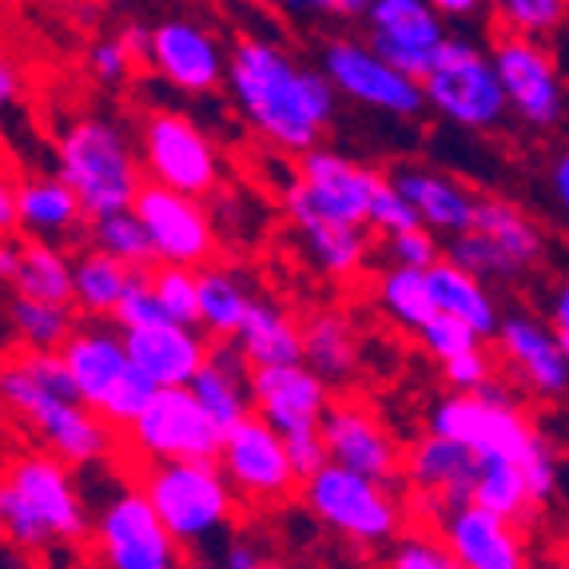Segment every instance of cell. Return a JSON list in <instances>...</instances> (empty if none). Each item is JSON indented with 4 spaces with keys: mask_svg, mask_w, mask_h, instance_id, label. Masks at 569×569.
Returning <instances> with one entry per match:
<instances>
[{
    "mask_svg": "<svg viewBox=\"0 0 569 569\" xmlns=\"http://www.w3.org/2000/svg\"><path fill=\"white\" fill-rule=\"evenodd\" d=\"M17 263H20V239L4 236V239H0V279H9V283H12V276H17Z\"/></svg>",
    "mask_w": 569,
    "mask_h": 569,
    "instance_id": "680465c9",
    "label": "cell"
},
{
    "mask_svg": "<svg viewBox=\"0 0 569 569\" xmlns=\"http://www.w3.org/2000/svg\"><path fill=\"white\" fill-rule=\"evenodd\" d=\"M196 291H200V323L211 335H219V339L236 335L247 315V303H251L243 287L228 271H200L196 276Z\"/></svg>",
    "mask_w": 569,
    "mask_h": 569,
    "instance_id": "8d00e7d4",
    "label": "cell"
},
{
    "mask_svg": "<svg viewBox=\"0 0 569 569\" xmlns=\"http://www.w3.org/2000/svg\"><path fill=\"white\" fill-rule=\"evenodd\" d=\"M216 458L228 470V482L251 502H279L295 486L283 455V438L251 415L239 418L236 427L223 435Z\"/></svg>",
    "mask_w": 569,
    "mask_h": 569,
    "instance_id": "2e32d148",
    "label": "cell"
},
{
    "mask_svg": "<svg viewBox=\"0 0 569 569\" xmlns=\"http://www.w3.org/2000/svg\"><path fill=\"white\" fill-rule=\"evenodd\" d=\"M382 176L359 163L342 160L335 152H311L303 156V171L299 180L287 188V211L291 219H331V223H347V228H362L367 223L370 196L379 191Z\"/></svg>",
    "mask_w": 569,
    "mask_h": 569,
    "instance_id": "9c48e42d",
    "label": "cell"
},
{
    "mask_svg": "<svg viewBox=\"0 0 569 569\" xmlns=\"http://www.w3.org/2000/svg\"><path fill=\"white\" fill-rule=\"evenodd\" d=\"M12 327L20 331V339L29 342V351H60L77 331V319H72L68 307L17 299L12 303Z\"/></svg>",
    "mask_w": 569,
    "mask_h": 569,
    "instance_id": "ab89813d",
    "label": "cell"
},
{
    "mask_svg": "<svg viewBox=\"0 0 569 569\" xmlns=\"http://www.w3.org/2000/svg\"><path fill=\"white\" fill-rule=\"evenodd\" d=\"M140 493L176 546L203 541L231 522V490L216 462H156Z\"/></svg>",
    "mask_w": 569,
    "mask_h": 569,
    "instance_id": "8992f818",
    "label": "cell"
},
{
    "mask_svg": "<svg viewBox=\"0 0 569 569\" xmlns=\"http://www.w3.org/2000/svg\"><path fill=\"white\" fill-rule=\"evenodd\" d=\"M470 231H478L482 239H490V243L513 263V271H522V267H530L533 259L541 256L538 228H533L522 211L510 208V203H502V200H478Z\"/></svg>",
    "mask_w": 569,
    "mask_h": 569,
    "instance_id": "d6a6232c",
    "label": "cell"
},
{
    "mask_svg": "<svg viewBox=\"0 0 569 569\" xmlns=\"http://www.w3.org/2000/svg\"><path fill=\"white\" fill-rule=\"evenodd\" d=\"M362 17L370 20V52L395 68L410 84H422L430 72L435 48L447 40L435 4L427 0H375Z\"/></svg>",
    "mask_w": 569,
    "mask_h": 569,
    "instance_id": "5bb4252c",
    "label": "cell"
},
{
    "mask_svg": "<svg viewBox=\"0 0 569 569\" xmlns=\"http://www.w3.org/2000/svg\"><path fill=\"white\" fill-rule=\"evenodd\" d=\"M60 183L77 196L84 219H104L132 211L140 196V163L132 156V143L112 120H80L64 132L57 148Z\"/></svg>",
    "mask_w": 569,
    "mask_h": 569,
    "instance_id": "277c9868",
    "label": "cell"
},
{
    "mask_svg": "<svg viewBox=\"0 0 569 569\" xmlns=\"http://www.w3.org/2000/svg\"><path fill=\"white\" fill-rule=\"evenodd\" d=\"M323 72L327 84L347 92L351 100L370 108H382V112L395 116H415L418 108L427 104L422 100V88L410 84L407 77H399L395 68L382 64L367 44L359 40H331L323 52Z\"/></svg>",
    "mask_w": 569,
    "mask_h": 569,
    "instance_id": "ac0fdd59",
    "label": "cell"
},
{
    "mask_svg": "<svg viewBox=\"0 0 569 569\" xmlns=\"http://www.w3.org/2000/svg\"><path fill=\"white\" fill-rule=\"evenodd\" d=\"M116 44L123 48V57L132 60H148V29H140V24H128V29L116 37Z\"/></svg>",
    "mask_w": 569,
    "mask_h": 569,
    "instance_id": "11a10c76",
    "label": "cell"
},
{
    "mask_svg": "<svg viewBox=\"0 0 569 569\" xmlns=\"http://www.w3.org/2000/svg\"><path fill=\"white\" fill-rule=\"evenodd\" d=\"M228 80L247 123L287 152H311L335 116V88L323 72L291 64L283 48L267 40H239Z\"/></svg>",
    "mask_w": 569,
    "mask_h": 569,
    "instance_id": "6da1fadb",
    "label": "cell"
},
{
    "mask_svg": "<svg viewBox=\"0 0 569 569\" xmlns=\"http://www.w3.org/2000/svg\"><path fill=\"white\" fill-rule=\"evenodd\" d=\"M438 20L442 17H475V12H482V4L478 0H442V4H435Z\"/></svg>",
    "mask_w": 569,
    "mask_h": 569,
    "instance_id": "91938a15",
    "label": "cell"
},
{
    "mask_svg": "<svg viewBox=\"0 0 569 569\" xmlns=\"http://www.w3.org/2000/svg\"><path fill=\"white\" fill-rule=\"evenodd\" d=\"M493 80L502 88L506 108H518L533 128H550L561 116V84L546 48L522 37H502L493 44Z\"/></svg>",
    "mask_w": 569,
    "mask_h": 569,
    "instance_id": "d6986e66",
    "label": "cell"
},
{
    "mask_svg": "<svg viewBox=\"0 0 569 569\" xmlns=\"http://www.w3.org/2000/svg\"><path fill=\"white\" fill-rule=\"evenodd\" d=\"M450 387H458V395H478L482 387H490V359L482 351H466L458 359L442 362Z\"/></svg>",
    "mask_w": 569,
    "mask_h": 569,
    "instance_id": "816d5d0a",
    "label": "cell"
},
{
    "mask_svg": "<svg viewBox=\"0 0 569 569\" xmlns=\"http://www.w3.org/2000/svg\"><path fill=\"white\" fill-rule=\"evenodd\" d=\"M236 335H239L236 347L243 355L247 370H276V367H299L303 362L299 327L279 307L263 303V299L247 303V315Z\"/></svg>",
    "mask_w": 569,
    "mask_h": 569,
    "instance_id": "83f0119b",
    "label": "cell"
},
{
    "mask_svg": "<svg viewBox=\"0 0 569 569\" xmlns=\"http://www.w3.org/2000/svg\"><path fill=\"white\" fill-rule=\"evenodd\" d=\"M112 319L123 327V335L163 323L160 307H156L152 279H148V271H132V276H128V283H123V291H120V303H116V311H112Z\"/></svg>",
    "mask_w": 569,
    "mask_h": 569,
    "instance_id": "7bdbcfd3",
    "label": "cell"
},
{
    "mask_svg": "<svg viewBox=\"0 0 569 569\" xmlns=\"http://www.w3.org/2000/svg\"><path fill=\"white\" fill-rule=\"evenodd\" d=\"M12 228H17V188L0 171V239L12 236Z\"/></svg>",
    "mask_w": 569,
    "mask_h": 569,
    "instance_id": "db71d44e",
    "label": "cell"
},
{
    "mask_svg": "<svg viewBox=\"0 0 569 569\" xmlns=\"http://www.w3.org/2000/svg\"><path fill=\"white\" fill-rule=\"evenodd\" d=\"M470 506L493 513L498 522L513 526L526 522L533 510V498L526 490V478L518 466L506 462H478V478H475V493H470Z\"/></svg>",
    "mask_w": 569,
    "mask_h": 569,
    "instance_id": "836d02e7",
    "label": "cell"
},
{
    "mask_svg": "<svg viewBox=\"0 0 569 569\" xmlns=\"http://www.w3.org/2000/svg\"><path fill=\"white\" fill-rule=\"evenodd\" d=\"M283 455L287 466H291V478L295 482H311L327 462V450H323V438L319 430H303V435H287L283 438Z\"/></svg>",
    "mask_w": 569,
    "mask_h": 569,
    "instance_id": "c3c4849f",
    "label": "cell"
},
{
    "mask_svg": "<svg viewBox=\"0 0 569 569\" xmlns=\"http://www.w3.org/2000/svg\"><path fill=\"white\" fill-rule=\"evenodd\" d=\"M379 299H382V311L395 319V323L410 327V331H422L430 315H435V303H430V291H427V271H387L379 283Z\"/></svg>",
    "mask_w": 569,
    "mask_h": 569,
    "instance_id": "f35d334b",
    "label": "cell"
},
{
    "mask_svg": "<svg viewBox=\"0 0 569 569\" xmlns=\"http://www.w3.org/2000/svg\"><path fill=\"white\" fill-rule=\"evenodd\" d=\"M256 569H287V566H279V561H263V558H259V566Z\"/></svg>",
    "mask_w": 569,
    "mask_h": 569,
    "instance_id": "e7e4bbea",
    "label": "cell"
},
{
    "mask_svg": "<svg viewBox=\"0 0 569 569\" xmlns=\"http://www.w3.org/2000/svg\"><path fill=\"white\" fill-rule=\"evenodd\" d=\"M390 188L399 191L402 200L415 208L418 223H430V228H442V231H470L475 223V196H466L455 180L447 176H435V171H422V168H399L390 176Z\"/></svg>",
    "mask_w": 569,
    "mask_h": 569,
    "instance_id": "484cf974",
    "label": "cell"
},
{
    "mask_svg": "<svg viewBox=\"0 0 569 569\" xmlns=\"http://www.w3.org/2000/svg\"><path fill=\"white\" fill-rule=\"evenodd\" d=\"M550 323H553V331H550V335L561 342V351H569V295H566V287H561L558 299H553Z\"/></svg>",
    "mask_w": 569,
    "mask_h": 569,
    "instance_id": "9f6ffc18",
    "label": "cell"
},
{
    "mask_svg": "<svg viewBox=\"0 0 569 569\" xmlns=\"http://www.w3.org/2000/svg\"><path fill=\"white\" fill-rule=\"evenodd\" d=\"M57 355L77 387L80 407L92 410L108 427H132L136 415L156 395L152 382L128 362L120 335H112L108 327L72 331V339Z\"/></svg>",
    "mask_w": 569,
    "mask_h": 569,
    "instance_id": "5b68a950",
    "label": "cell"
},
{
    "mask_svg": "<svg viewBox=\"0 0 569 569\" xmlns=\"http://www.w3.org/2000/svg\"><path fill=\"white\" fill-rule=\"evenodd\" d=\"M17 92H20V77H17V68H12V60L0 52V112L17 100Z\"/></svg>",
    "mask_w": 569,
    "mask_h": 569,
    "instance_id": "6f0895ef",
    "label": "cell"
},
{
    "mask_svg": "<svg viewBox=\"0 0 569 569\" xmlns=\"http://www.w3.org/2000/svg\"><path fill=\"white\" fill-rule=\"evenodd\" d=\"M442 533V550L455 558L458 569H526L522 538L513 533V526L498 522L478 506H455Z\"/></svg>",
    "mask_w": 569,
    "mask_h": 569,
    "instance_id": "603a6c76",
    "label": "cell"
},
{
    "mask_svg": "<svg viewBox=\"0 0 569 569\" xmlns=\"http://www.w3.org/2000/svg\"><path fill=\"white\" fill-rule=\"evenodd\" d=\"M256 566H259V553L251 546H243V541L228 546V569H256Z\"/></svg>",
    "mask_w": 569,
    "mask_h": 569,
    "instance_id": "94428289",
    "label": "cell"
},
{
    "mask_svg": "<svg viewBox=\"0 0 569 569\" xmlns=\"http://www.w3.org/2000/svg\"><path fill=\"white\" fill-rule=\"evenodd\" d=\"M427 291H430L435 311L450 315V319H458L462 327H470L478 339L498 331V311H493V299L486 295V287L478 283V279L462 276L447 259H438L427 271Z\"/></svg>",
    "mask_w": 569,
    "mask_h": 569,
    "instance_id": "f546056e",
    "label": "cell"
},
{
    "mask_svg": "<svg viewBox=\"0 0 569 569\" xmlns=\"http://www.w3.org/2000/svg\"><path fill=\"white\" fill-rule=\"evenodd\" d=\"M247 375L251 370H247L236 342H219L208 351L203 367L196 370V379L188 382V395L211 418V427L219 435H228L239 418H247Z\"/></svg>",
    "mask_w": 569,
    "mask_h": 569,
    "instance_id": "cb8c5ba5",
    "label": "cell"
},
{
    "mask_svg": "<svg viewBox=\"0 0 569 569\" xmlns=\"http://www.w3.org/2000/svg\"><path fill=\"white\" fill-rule=\"evenodd\" d=\"M17 367L24 370L32 379V387H40L48 395V399H57V402H80L77 399V387H72V379H68V370L64 362H60L57 351H29V355H20Z\"/></svg>",
    "mask_w": 569,
    "mask_h": 569,
    "instance_id": "bcb514c9",
    "label": "cell"
},
{
    "mask_svg": "<svg viewBox=\"0 0 569 569\" xmlns=\"http://www.w3.org/2000/svg\"><path fill=\"white\" fill-rule=\"evenodd\" d=\"M407 475L418 490L438 493L442 502L470 506V493H475V478H478V458L466 447H458V442L430 435L410 450Z\"/></svg>",
    "mask_w": 569,
    "mask_h": 569,
    "instance_id": "4316f807",
    "label": "cell"
},
{
    "mask_svg": "<svg viewBox=\"0 0 569 569\" xmlns=\"http://www.w3.org/2000/svg\"><path fill=\"white\" fill-rule=\"evenodd\" d=\"M17 223L29 228L37 243L52 247V239L77 236L84 211L60 180H24L17 188Z\"/></svg>",
    "mask_w": 569,
    "mask_h": 569,
    "instance_id": "f1b7e54d",
    "label": "cell"
},
{
    "mask_svg": "<svg viewBox=\"0 0 569 569\" xmlns=\"http://www.w3.org/2000/svg\"><path fill=\"white\" fill-rule=\"evenodd\" d=\"M418 335H422V347H427L438 362H450L466 351H478V335L470 331V327L458 323V319H450V315H442V311L430 315Z\"/></svg>",
    "mask_w": 569,
    "mask_h": 569,
    "instance_id": "f6af8a7d",
    "label": "cell"
},
{
    "mask_svg": "<svg viewBox=\"0 0 569 569\" xmlns=\"http://www.w3.org/2000/svg\"><path fill=\"white\" fill-rule=\"evenodd\" d=\"M553 196H558V203L569 200V160L566 156H558V163H553Z\"/></svg>",
    "mask_w": 569,
    "mask_h": 569,
    "instance_id": "6125c7cd",
    "label": "cell"
},
{
    "mask_svg": "<svg viewBox=\"0 0 569 569\" xmlns=\"http://www.w3.org/2000/svg\"><path fill=\"white\" fill-rule=\"evenodd\" d=\"M450 267H458L462 276L470 279H493V276H518L513 271L510 259L498 251V247L490 243V239H482L478 231H462V236L450 243Z\"/></svg>",
    "mask_w": 569,
    "mask_h": 569,
    "instance_id": "b9f144b4",
    "label": "cell"
},
{
    "mask_svg": "<svg viewBox=\"0 0 569 569\" xmlns=\"http://www.w3.org/2000/svg\"><path fill=\"white\" fill-rule=\"evenodd\" d=\"M132 216L140 219L143 236L152 243V256L160 267H191L208 263L216 256V231L200 200L163 191L156 183H143L132 203Z\"/></svg>",
    "mask_w": 569,
    "mask_h": 569,
    "instance_id": "4fadbf2b",
    "label": "cell"
},
{
    "mask_svg": "<svg viewBox=\"0 0 569 569\" xmlns=\"http://www.w3.org/2000/svg\"><path fill=\"white\" fill-rule=\"evenodd\" d=\"M295 223L311 243L319 267L331 271V276H351L355 267L362 263V256H367V231L362 228H347V223H331V219L315 216L295 219Z\"/></svg>",
    "mask_w": 569,
    "mask_h": 569,
    "instance_id": "d590c367",
    "label": "cell"
},
{
    "mask_svg": "<svg viewBox=\"0 0 569 569\" xmlns=\"http://www.w3.org/2000/svg\"><path fill=\"white\" fill-rule=\"evenodd\" d=\"M128 267L116 263L104 251H80L77 263H72V303H80L88 315H112L120 303V291L128 283Z\"/></svg>",
    "mask_w": 569,
    "mask_h": 569,
    "instance_id": "e575fe53",
    "label": "cell"
},
{
    "mask_svg": "<svg viewBox=\"0 0 569 569\" xmlns=\"http://www.w3.org/2000/svg\"><path fill=\"white\" fill-rule=\"evenodd\" d=\"M132 438L156 462H216L219 442H223L211 418L196 407L188 387L156 390L148 407L136 415Z\"/></svg>",
    "mask_w": 569,
    "mask_h": 569,
    "instance_id": "7c38bea8",
    "label": "cell"
},
{
    "mask_svg": "<svg viewBox=\"0 0 569 569\" xmlns=\"http://www.w3.org/2000/svg\"><path fill=\"white\" fill-rule=\"evenodd\" d=\"M0 399L9 402L17 415L29 418L32 427L48 438L57 462L88 466L112 450V427H108V422H100V418L80 407V402L48 399L44 390L32 387V379L17 362H9V367L0 370Z\"/></svg>",
    "mask_w": 569,
    "mask_h": 569,
    "instance_id": "ba28073f",
    "label": "cell"
},
{
    "mask_svg": "<svg viewBox=\"0 0 569 569\" xmlns=\"http://www.w3.org/2000/svg\"><path fill=\"white\" fill-rule=\"evenodd\" d=\"M120 342L128 362L156 390L188 387L196 379V370L203 367V359H208V347H203L200 335L176 323H156V327H143V331H128Z\"/></svg>",
    "mask_w": 569,
    "mask_h": 569,
    "instance_id": "7402d4cb",
    "label": "cell"
},
{
    "mask_svg": "<svg viewBox=\"0 0 569 569\" xmlns=\"http://www.w3.org/2000/svg\"><path fill=\"white\" fill-rule=\"evenodd\" d=\"M92 243L96 251L112 256L116 263H123L128 271H148L156 263L152 243L143 236L140 219L132 211H120V216H104L92 223Z\"/></svg>",
    "mask_w": 569,
    "mask_h": 569,
    "instance_id": "74e56055",
    "label": "cell"
},
{
    "mask_svg": "<svg viewBox=\"0 0 569 569\" xmlns=\"http://www.w3.org/2000/svg\"><path fill=\"white\" fill-rule=\"evenodd\" d=\"M92 72L104 84H120V80H128V72H132V60L123 57V48L116 44V40H100V44H92Z\"/></svg>",
    "mask_w": 569,
    "mask_h": 569,
    "instance_id": "f5cc1de1",
    "label": "cell"
},
{
    "mask_svg": "<svg viewBox=\"0 0 569 569\" xmlns=\"http://www.w3.org/2000/svg\"><path fill=\"white\" fill-rule=\"evenodd\" d=\"M367 223H375L379 231H390V236H402V231H415L422 228L407 200H402L399 191L390 188L387 180L379 183V191L370 196V208H367Z\"/></svg>",
    "mask_w": 569,
    "mask_h": 569,
    "instance_id": "7dc6e473",
    "label": "cell"
},
{
    "mask_svg": "<svg viewBox=\"0 0 569 569\" xmlns=\"http://www.w3.org/2000/svg\"><path fill=\"white\" fill-rule=\"evenodd\" d=\"M390 256L402 271H430L438 263V243L427 228L402 231V236H390Z\"/></svg>",
    "mask_w": 569,
    "mask_h": 569,
    "instance_id": "681fc988",
    "label": "cell"
},
{
    "mask_svg": "<svg viewBox=\"0 0 569 569\" xmlns=\"http://www.w3.org/2000/svg\"><path fill=\"white\" fill-rule=\"evenodd\" d=\"M303 339V367L319 382H339L355 370V331L339 315H315L311 323L299 331Z\"/></svg>",
    "mask_w": 569,
    "mask_h": 569,
    "instance_id": "1f68e13d",
    "label": "cell"
},
{
    "mask_svg": "<svg viewBox=\"0 0 569 569\" xmlns=\"http://www.w3.org/2000/svg\"><path fill=\"white\" fill-rule=\"evenodd\" d=\"M319 438H323L327 462L339 466V470H351L370 482H395L402 470L399 447L390 442L387 430L375 422L362 407L355 402H335L319 418Z\"/></svg>",
    "mask_w": 569,
    "mask_h": 569,
    "instance_id": "e0dca14e",
    "label": "cell"
},
{
    "mask_svg": "<svg viewBox=\"0 0 569 569\" xmlns=\"http://www.w3.org/2000/svg\"><path fill=\"white\" fill-rule=\"evenodd\" d=\"M422 100L438 108L447 120L462 128H493L506 116V96L493 80L482 48L462 37H447L430 57V72L422 80Z\"/></svg>",
    "mask_w": 569,
    "mask_h": 569,
    "instance_id": "52a82bcc",
    "label": "cell"
},
{
    "mask_svg": "<svg viewBox=\"0 0 569 569\" xmlns=\"http://www.w3.org/2000/svg\"><path fill=\"white\" fill-rule=\"evenodd\" d=\"M498 12H502L510 37L530 40L533 32L558 29L561 17H566V4L561 0H506V4H498Z\"/></svg>",
    "mask_w": 569,
    "mask_h": 569,
    "instance_id": "ee69618b",
    "label": "cell"
},
{
    "mask_svg": "<svg viewBox=\"0 0 569 569\" xmlns=\"http://www.w3.org/2000/svg\"><path fill=\"white\" fill-rule=\"evenodd\" d=\"M0 530L20 550L84 538V502L64 462L52 455H24L9 466V478L0 482Z\"/></svg>",
    "mask_w": 569,
    "mask_h": 569,
    "instance_id": "3957f363",
    "label": "cell"
},
{
    "mask_svg": "<svg viewBox=\"0 0 569 569\" xmlns=\"http://www.w3.org/2000/svg\"><path fill=\"white\" fill-rule=\"evenodd\" d=\"M331 12H342V17H362L367 12V4L362 0H339V4H327Z\"/></svg>",
    "mask_w": 569,
    "mask_h": 569,
    "instance_id": "be15d7a7",
    "label": "cell"
},
{
    "mask_svg": "<svg viewBox=\"0 0 569 569\" xmlns=\"http://www.w3.org/2000/svg\"><path fill=\"white\" fill-rule=\"evenodd\" d=\"M430 427H435V438L458 442L478 462L518 466L533 502H546L558 486L553 447L526 422V415L502 390L482 387L478 395H450L435 407Z\"/></svg>",
    "mask_w": 569,
    "mask_h": 569,
    "instance_id": "7a4b0ae2",
    "label": "cell"
},
{
    "mask_svg": "<svg viewBox=\"0 0 569 569\" xmlns=\"http://www.w3.org/2000/svg\"><path fill=\"white\" fill-rule=\"evenodd\" d=\"M143 160L156 188L200 200L219 183V160L208 136L180 112H156L143 123Z\"/></svg>",
    "mask_w": 569,
    "mask_h": 569,
    "instance_id": "8fae6325",
    "label": "cell"
},
{
    "mask_svg": "<svg viewBox=\"0 0 569 569\" xmlns=\"http://www.w3.org/2000/svg\"><path fill=\"white\" fill-rule=\"evenodd\" d=\"M152 279L156 307H160L163 323L176 327H200V291H196V271H183V267H160Z\"/></svg>",
    "mask_w": 569,
    "mask_h": 569,
    "instance_id": "60d3db41",
    "label": "cell"
},
{
    "mask_svg": "<svg viewBox=\"0 0 569 569\" xmlns=\"http://www.w3.org/2000/svg\"><path fill=\"white\" fill-rule=\"evenodd\" d=\"M12 287H17V299H29V303L72 307V263L60 256L57 247L29 239V243H20Z\"/></svg>",
    "mask_w": 569,
    "mask_h": 569,
    "instance_id": "4dcf8cb0",
    "label": "cell"
},
{
    "mask_svg": "<svg viewBox=\"0 0 569 569\" xmlns=\"http://www.w3.org/2000/svg\"><path fill=\"white\" fill-rule=\"evenodd\" d=\"M247 399L259 407V422H267L279 438L319 430V418L331 407L327 382L315 379L303 362H299V367L251 370Z\"/></svg>",
    "mask_w": 569,
    "mask_h": 569,
    "instance_id": "ffe728a7",
    "label": "cell"
},
{
    "mask_svg": "<svg viewBox=\"0 0 569 569\" xmlns=\"http://www.w3.org/2000/svg\"><path fill=\"white\" fill-rule=\"evenodd\" d=\"M390 569H458V566L438 541L407 538L395 546V553H390Z\"/></svg>",
    "mask_w": 569,
    "mask_h": 569,
    "instance_id": "f907efd6",
    "label": "cell"
},
{
    "mask_svg": "<svg viewBox=\"0 0 569 569\" xmlns=\"http://www.w3.org/2000/svg\"><path fill=\"white\" fill-rule=\"evenodd\" d=\"M498 342L510 362L522 367V375L530 379V387L546 399H558L566 390V351L550 331L526 315H510L506 323H498Z\"/></svg>",
    "mask_w": 569,
    "mask_h": 569,
    "instance_id": "d4e9b609",
    "label": "cell"
},
{
    "mask_svg": "<svg viewBox=\"0 0 569 569\" xmlns=\"http://www.w3.org/2000/svg\"><path fill=\"white\" fill-rule=\"evenodd\" d=\"M100 553L112 569H176L180 546L168 538L152 506L143 502L140 490H123L120 498L104 506L100 526Z\"/></svg>",
    "mask_w": 569,
    "mask_h": 569,
    "instance_id": "9a60e30c",
    "label": "cell"
},
{
    "mask_svg": "<svg viewBox=\"0 0 569 569\" xmlns=\"http://www.w3.org/2000/svg\"><path fill=\"white\" fill-rule=\"evenodd\" d=\"M148 60L183 92H211L223 80V52L216 37L191 20H163L148 32Z\"/></svg>",
    "mask_w": 569,
    "mask_h": 569,
    "instance_id": "44dd1931",
    "label": "cell"
},
{
    "mask_svg": "<svg viewBox=\"0 0 569 569\" xmlns=\"http://www.w3.org/2000/svg\"><path fill=\"white\" fill-rule=\"evenodd\" d=\"M303 498L327 526L355 541H387L399 530V506L387 486L339 466H323L311 482H303Z\"/></svg>",
    "mask_w": 569,
    "mask_h": 569,
    "instance_id": "30bf717a",
    "label": "cell"
}]
</instances>
